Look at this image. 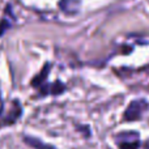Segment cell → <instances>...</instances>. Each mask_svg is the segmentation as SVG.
Returning <instances> with one entry per match:
<instances>
[{"instance_id":"5","label":"cell","mask_w":149,"mask_h":149,"mask_svg":"<svg viewBox=\"0 0 149 149\" xmlns=\"http://www.w3.org/2000/svg\"><path fill=\"white\" fill-rule=\"evenodd\" d=\"M59 7L63 13L68 16L77 15L80 10V1L79 0H60Z\"/></svg>"},{"instance_id":"1","label":"cell","mask_w":149,"mask_h":149,"mask_svg":"<svg viewBox=\"0 0 149 149\" xmlns=\"http://www.w3.org/2000/svg\"><path fill=\"white\" fill-rule=\"evenodd\" d=\"M148 110V102L143 98L140 100H134L128 103L127 109L124 110L123 119L124 122H136L140 120L144 113Z\"/></svg>"},{"instance_id":"2","label":"cell","mask_w":149,"mask_h":149,"mask_svg":"<svg viewBox=\"0 0 149 149\" xmlns=\"http://www.w3.org/2000/svg\"><path fill=\"white\" fill-rule=\"evenodd\" d=\"M22 114V106L17 100L12 101L7 111L0 110V126H10L16 123Z\"/></svg>"},{"instance_id":"7","label":"cell","mask_w":149,"mask_h":149,"mask_svg":"<svg viewBox=\"0 0 149 149\" xmlns=\"http://www.w3.org/2000/svg\"><path fill=\"white\" fill-rule=\"evenodd\" d=\"M144 149H149V143H147V144L144 145Z\"/></svg>"},{"instance_id":"6","label":"cell","mask_w":149,"mask_h":149,"mask_svg":"<svg viewBox=\"0 0 149 149\" xmlns=\"http://www.w3.org/2000/svg\"><path fill=\"white\" fill-rule=\"evenodd\" d=\"M50 64H46L43 67V70L41 71V73L39 74H37L36 77L33 79V81H31V85L33 86H37V88H39L42 84H45V81H46V79H47V76H49V72H50Z\"/></svg>"},{"instance_id":"3","label":"cell","mask_w":149,"mask_h":149,"mask_svg":"<svg viewBox=\"0 0 149 149\" xmlns=\"http://www.w3.org/2000/svg\"><path fill=\"white\" fill-rule=\"evenodd\" d=\"M115 143L119 149H139L140 148V136L137 132H120L115 136Z\"/></svg>"},{"instance_id":"4","label":"cell","mask_w":149,"mask_h":149,"mask_svg":"<svg viewBox=\"0 0 149 149\" xmlns=\"http://www.w3.org/2000/svg\"><path fill=\"white\" fill-rule=\"evenodd\" d=\"M42 95H59L65 92V85L62 81H54L52 84H42L38 88Z\"/></svg>"}]
</instances>
